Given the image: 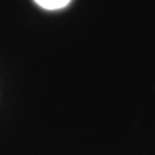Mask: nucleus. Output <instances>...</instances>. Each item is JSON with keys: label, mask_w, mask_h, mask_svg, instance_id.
<instances>
[{"label": "nucleus", "mask_w": 155, "mask_h": 155, "mask_svg": "<svg viewBox=\"0 0 155 155\" xmlns=\"http://www.w3.org/2000/svg\"><path fill=\"white\" fill-rule=\"evenodd\" d=\"M33 2L45 10H60L65 8L71 0H33Z\"/></svg>", "instance_id": "obj_1"}]
</instances>
